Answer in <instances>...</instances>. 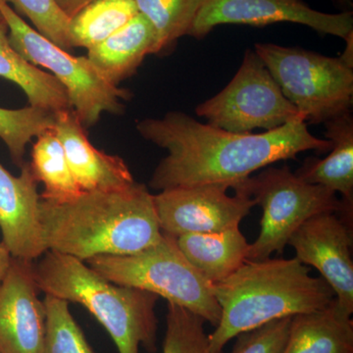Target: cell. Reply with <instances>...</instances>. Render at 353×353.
<instances>
[{
	"label": "cell",
	"mask_w": 353,
	"mask_h": 353,
	"mask_svg": "<svg viewBox=\"0 0 353 353\" xmlns=\"http://www.w3.org/2000/svg\"><path fill=\"white\" fill-rule=\"evenodd\" d=\"M303 116L261 134H236L203 124L188 114L171 111L162 118H148L137 125L146 141L166 150L153 172L152 189L221 183L245 180L254 172L301 152H328L332 143L316 138Z\"/></svg>",
	"instance_id": "cell-1"
},
{
	"label": "cell",
	"mask_w": 353,
	"mask_h": 353,
	"mask_svg": "<svg viewBox=\"0 0 353 353\" xmlns=\"http://www.w3.org/2000/svg\"><path fill=\"white\" fill-rule=\"evenodd\" d=\"M39 218L48 250L83 262L132 254L162 236L153 196L137 182L115 192H83L68 202L41 199Z\"/></svg>",
	"instance_id": "cell-2"
},
{
	"label": "cell",
	"mask_w": 353,
	"mask_h": 353,
	"mask_svg": "<svg viewBox=\"0 0 353 353\" xmlns=\"http://www.w3.org/2000/svg\"><path fill=\"white\" fill-rule=\"evenodd\" d=\"M221 307L211 353H223L239 334L267 323L313 312L328 306L336 294L322 277L294 259L248 260L222 282L213 285Z\"/></svg>",
	"instance_id": "cell-3"
},
{
	"label": "cell",
	"mask_w": 353,
	"mask_h": 353,
	"mask_svg": "<svg viewBox=\"0 0 353 353\" xmlns=\"http://www.w3.org/2000/svg\"><path fill=\"white\" fill-rule=\"evenodd\" d=\"M34 276L41 292L87 309L106 330L118 353H139L141 347L157 352V294L114 284L85 262L51 250L34 264Z\"/></svg>",
	"instance_id": "cell-4"
},
{
	"label": "cell",
	"mask_w": 353,
	"mask_h": 353,
	"mask_svg": "<svg viewBox=\"0 0 353 353\" xmlns=\"http://www.w3.org/2000/svg\"><path fill=\"white\" fill-rule=\"evenodd\" d=\"M88 266L116 285L157 294L168 303L190 310L217 326L221 307L208 283L183 256L175 236L161 239L145 250L128 255H102Z\"/></svg>",
	"instance_id": "cell-5"
},
{
	"label": "cell",
	"mask_w": 353,
	"mask_h": 353,
	"mask_svg": "<svg viewBox=\"0 0 353 353\" xmlns=\"http://www.w3.org/2000/svg\"><path fill=\"white\" fill-rule=\"evenodd\" d=\"M254 51L306 124L350 112L353 68L340 57L275 43H256Z\"/></svg>",
	"instance_id": "cell-6"
},
{
	"label": "cell",
	"mask_w": 353,
	"mask_h": 353,
	"mask_svg": "<svg viewBox=\"0 0 353 353\" xmlns=\"http://www.w3.org/2000/svg\"><path fill=\"white\" fill-rule=\"evenodd\" d=\"M234 192L250 197L263 210L261 229L250 245L248 260L283 254L290 236L306 221L323 213H338L341 202L336 192L304 182L289 167H269L236 183Z\"/></svg>",
	"instance_id": "cell-7"
},
{
	"label": "cell",
	"mask_w": 353,
	"mask_h": 353,
	"mask_svg": "<svg viewBox=\"0 0 353 353\" xmlns=\"http://www.w3.org/2000/svg\"><path fill=\"white\" fill-rule=\"evenodd\" d=\"M0 16L14 50L30 63L48 69L66 88L72 110L85 129L97 125L103 113L124 111L122 101L131 94L108 83L87 57H74L44 38L1 0Z\"/></svg>",
	"instance_id": "cell-8"
},
{
	"label": "cell",
	"mask_w": 353,
	"mask_h": 353,
	"mask_svg": "<svg viewBox=\"0 0 353 353\" xmlns=\"http://www.w3.org/2000/svg\"><path fill=\"white\" fill-rule=\"evenodd\" d=\"M196 113L211 126L236 134H250L256 129L272 131L301 116L252 50L245 51L240 68L226 88L199 104Z\"/></svg>",
	"instance_id": "cell-9"
},
{
	"label": "cell",
	"mask_w": 353,
	"mask_h": 353,
	"mask_svg": "<svg viewBox=\"0 0 353 353\" xmlns=\"http://www.w3.org/2000/svg\"><path fill=\"white\" fill-rule=\"evenodd\" d=\"M294 23L323 34L347 39L353 32V14L324 13L311 8L304 0H204L189 36L202 39L220 25L254 27Z\"/></svg>",
	"instance_id": "cell-10"
},
{
	"label": "cell",
	"mask_w": 353,
	"mask_h": 353,
	"mask_svg": "<svg viewBox=\"0 0 353 353\" xmlns=\"http://www.w3.org/2000/svg\"><path fill=\"white\" fill-rule=\"evenodd\" d=\"M221 183L174 188L153 196L162 233L172 236L219 232L240 227L255 202Z\"/></svg>",
	"instance_id": "cell-11"
},
{
	"label": "cell",
	"mask_w": 353,
	"mask_h": 353,
	"mask_svg": "<svg viewBox=\"0 0 353 353\" xmlns=\"http://www.w3.org/2000/svg\"><path fill=\"white\" fill-rule=\"evenodd\" d=\"M352 224L336 213H323L306 221L290 236L296 259L321 274L336 301L353 313Z\"/></svg>",
	"instance_id": "cell-12"
},
{
	"label": "cell",
	"mask_w": 353,
	"mask_h": 353,
	"mask_svg": "<svg viewBox=\"0 0 353 353\" xmlns=\"http://www.w3.org/2000/svg\"><path fill=\"white\" fill-rule=\"evenodd\" d=\"M34 262L13 259L0 285V353H44L46 314Z\"/></svg>",
	"instance_id": "cell-13"
},
{
	"label": "cell",
	"mask_w": 353,
	"mask_h": 353,
	"mask_svg": "<svg viewBox=\"0 0 353 353\" xmlns=\"http://www.w3.org/2000/svg\"><path fill=\"white\" fill-rule=\"evenodd\" d=\"M14 176L0 164V231L13 259L34 262L48 252L44 243L38 192L31 165Z\"/></svg>",
	"instance_id": "cell-14"
},
{
	"label": "cell",
	"mask_w": 353,
	"mask_h": 353,
	"mask_svg": "<svg viewBox=\"0 0 353 353\" xmlns=\"http://www.w3.org/2000/svg\"><path fill=\"white\" fill-rule=\"evenodd\" d=\"M53 130L83 192H115L136 183L122 158L101 152L90 143L85 128L72 109L57 113Z\"/></svg>",
	"instance_id": "cell-15"
},
{
	"label": "cell",
	"mask_w": 353,
	"mask_h": 353,
	"mask_svg": "<svg viewBox=\"0 0 353 353\" xmlns=\"http://www.w3.org/2000/svg\"><path fill=\"white\" fill-rule=\"evenodd\" d=\"M325 137L331 141V153L319 159L309 157L294 174L304 182L323 185L343 196L341 217L352 224L353 117L347 113L324 123Z\"/></svg>",
	"instance_id": "cell-16"
},
{
	"label": "cell",
	"mask_w": 353,
	"mask_h": 353,
	"mask_svg": "<svg viewBox=\"0 0 353 353\" xmlns=\"http://www.w3.org/2000/svg\"><path fill=\"white\" fill-rule=\"evenodd\" d=\"M157 34L141 14L108 39L88 50L87 57L111 85L136 73L148 55L155 54Z\"/></svg>",
	"instance_id": "cell-17"
},
{
	"label": "cell",
	"mask_w": 353,
	"mask_h": 353,
	"mask_svg": "<svg viewBox=\"0 0 353 353\" xmlns=\"http://www.w3.org/2000/svg\"><path fill=\"white\" fill-rule=\"evenodd\" d=\"M281 353H353L352 314L334 299L320 310L294 316Z\"/></svg>",
	"instance_id": "cell-18"
},
{
	"label": "cell",
	"mask_w": 353,
	"mask_h": 353,
	"mask_svg": "<svg viewBox=\"0 0 353 353\" xmlns=\"http://www.w3.org/2000/svg\"><path fill=\"white\" fill-rule=\"evenodd\" d=\"M176 239L183 256L211 285L222 282L248 261L250 243L240 227Z\"/></svg>",
	"instance_id": "cell-19"
},
{
	"label": "cell",
	"mask_w": 353,
	"mask_h": 353,
	"mask_svg": "<svg viewBox=\"0 0 353 353\" xmlns=\"http://www.w3.org/2000/svg\"><path fill=\"white\" fill-rule=\"evenodd\" d=\"M0 78L22 88L34 108L51 112L72 109L68 92L54 76L24 59L10 44L8 28L0 17Z\"/></svg>",
	"instance_id": "cell-20"
},
{
	"label": "cell",
	"mask_w": 353,
	"mask_h": 353,
	"mask_svg": "<svg viewBox=\"0 0 353 353\" xmlns=\"http://www.w3.org/2000/svg\"><path fill=\"white\" fill-rule=\"evenodd\" d=\"M30 165L38 182L43 183V201L68 202L83 194L53 128L37 137Z\"/></svg>",
	"instance_id": "cell-21"
},
{
	"label": "cell",
	"mask_w": 353,
	"mask_h": 353,
	"mask_svg": "<svg viewBox=\"0 0 353 353\" xmlns=\"http://www.w3.org/2000/svg\"><path fill=\"white\" fill-rule=\"evenodd\" d=\"M138 14L134 0H94L70 19L72 46L90 50Z\"/></svg>",
	"instance_id": "cell-22"
},
{
	"label": "cell",
	"mask_w": 353,
	"mask_h": 353,
	"mask_svg": "<svg viewBox=\"0 0 353 353\" xmlns=\"http://www.w3.org/2000/svg\"><path fill=\"white\" fill-rule=\"evenodd\" d=\"M157 34L155 54L167 50L190 29L204 0H134Z\"/></svg>",
	"instance_id": "cell-23"
},
{
	"label": "cell",
	"mask_w": 353,
	"mask_h": 353,
	"mask_svg": "<svg viewBox=\"0 0 353 353\" xmlns=\"http://www.w3.org/2000/svg\"><path fill=\"white\" fill-rule=\"evenodd\" d=\"M57 113L27 106L21 109L0 108V139L6 143L14 163L22 166L27 145L32 139L55 124Z\"/></svg>",
	"instance_id": "cell-24"
},
{
	"label": "cell",
	"mask_w": 353,
	"mask_h": 353,
	"mask_svg": "<svg viewBox=\"0 0 353 353\" xmlns=\"http://www.w3.org/2000/svg\"><path fill=\"white\" fill-rule=\"evenodd\" d=\"M43 303L46 314L44 353H94L70 311L69 301L46 294Z\"/></svg>",
	"instance_id": "cell-25"
},
{
	"label": "cell",
	"mask_w": 353,
	"mask_h": 353,
	"mask_svg": "<svg viewBox=\"0 0 353 353\" xmlns=\"http://www.w3.org/2000/svg\"><path fill=\"white\" fill-rule=\"evenodd\" d=\"M204 323L188 309L168 303L162 353H211Z\"/></svg>",
	"instance_id": "cell-26"
},
{
	"label": "cell",
	"mask_w": 353,
	"mask_h": 353,
	"mask_svg": "<svg viewBox=\"0 0 353 353\" xmlns=\"http://www.w3.org/2000/svg\"><path fill=\"white\" fill-rule=\"evenodd\" d=\"M21 17L31 21L34 30L62 50H74L70 39V18L55 0H1Z\"/></svg>",
	"instance_id": "cell-27"
},
{
	"label": "cell",
	"mask_w": 353,
	"mask_h": 353,
	"mask_svg": "<svg viewBox=\"0 0 353 353\" xmlns=\"http://www.w3.org/2000/svg\"><path fill=\"white\" fill-rule=\"evenodd\" d=\"M292 317L275 320L239 334L231 353H281L287 341Z\"/></svg>",
	"instance_id": "cell-28"
},
{
	"label": "cell",
	"mask_w": 353,
	"mask_h": 353,
	"mask_svg": "<svg viewBox=\"0 0 353 353\" xmlns=\"http://www.w3.org/2000/svg\"><path fill=\"white\" fill-rule=\"evenodd\" d=\"M92 1L94 0H55L58 7L70 19Z\"/></svg>",
	"instance_id": "cell-29"
},
{
	"label": "cell",
	"mask_w": 353,
	"mask_h": 353,
	"mask_svg": "<svg viewBox=\"0 0 353 353\" xmlns=\"http://www.w3.org/2000/svg\"><path fill=\"white\" fill-rule=\"evenodd\" d=\"M11 261H12V256H11L8 248L1 241L0 243V285L6 277L7 271L10 267Z\"/></svg>",
	"instance_id": "cell-30"
},
{
	"label": "cell",
	"mask_w": 353,
	"mask_h": 353,
	"mask_svg": "<svg viewBox=\"0 0 353 353\" xmlns=\"http://www.w3.org/2000/svg\"><path fill=\"white\" fill-rule=\"evenodd\" d=\"M345 41H347V48L340 58L345 64L353 68V32L345 39Z\"/></svg>",
	"instance_id": "cell-31"
},
{
	"label": "cell",
	"mask_w": 353,
	"mask_h": 353,
	"mask_svg": "<svg viewBox=\"0 0 353 353\" xmlns=\"http://www.w3.org/2000/svg\"><path fill=\"white\" fill-rule=\"evenodd\" d=\"M336 1H338L341 6L345 7V8L350 9L352 7V0H336Z\"/></svg>",
	"instance_id": "cell-32"
},
{
	"label": "cell",
	"mask_w": 353,
	"mask_h": 353,
	"mask_svg": "<svg viewBox=\"0 0 353 353\" xmlns=\"http://www.w3.org/2000/svg\"><path fill=\"white\" fill-rule=\"evenodd\" d=\"M0 17H1V16H0Z\"/></svg>",
	"instance_id": "cell-33"
}]
</instances>
